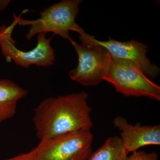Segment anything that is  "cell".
Segmentation results:
<instances>
[{"mask_svg": "<svg viewBox=\"0 0 160 160\" xmlns=\"http://www.w3.org/2000/svg\"><path fill=\"white\" fill-rule=\"evenodd\" d=\"M11 25L0 28V46L3 55L7 62L13 61L18 66L28 68L32 65L48 67L54 64L55 60L54 50L50 46L52 38H47L46 33L38 34V44L34 49L29 51H23L15 46V41L12 38L13 29L17 25L18 17Z\"/></svg>", "mask_w": 160, "mask_h": 160, "instance_id": "8992f818", "label": "cell"}, {"mask_svg": "<svg viewBox=\"0 0 160 160\" xmlns=\"http://www.w3.org/2000/svg\"><path fill=\"white\" fill-rule=\"evenodd\" d=\"M85 91L49 97L34 109L32 118L40 141L73 132L91 131L93 124Z\"/></svg>", "mask_w": 160, "mask_h": 160, "instance_id": "6da1fadb", "label": "cell"}, {"mask_svg": "<svg viewBox=\"0 0 160 160\" xmlns=\"http://www.w3.org/2000/svg\"><path fill=\"white\" fill-rule=\"evenodd\" d=\"M82 0H63L45 9L40 13L41 17L36 20H29L18 17L17 25L31 26L26 35L30 40L36 34L52 32L69 42L73 40L69 32L79 33L82 28L75 22L79 12V6Z\"/></svg>", "mask_w": 160, "mask_h": 160, "instance_id": "7a4b0ae2", "label": "cell"}, {"mask_svg": "<svg viewBox=\"0 0 160 160\" xmlns=\"http://www.w3.org/2000/svg\"><path fill=\"white\" fill-rule=\"evenodd\" d=\"M103 81L111 84L116 91L126 97H146L160 101V87L131 63L112 58Z\"/></svg>", "mask_w": 160, "mask_h": 160, "instance_id": "277c9868", "label": "cell"}, {"mask_svg": "<svg viewBox=\"0 0 160 160\" xmlns=\"http://www.w3.org/2000/svg\"><path fill=\"white\" fill-rule=\"evenodd\" d=\"M5 160H37V159L35 154L34 150L32 149L31 151L28 152L21 153L13 157Z\"/></svg>", "mask_w": 160, "mask_h": 160, "instance_id": "7c38bea8", "label": "cell"}, {"mask_svg": "<svg viewBox=\"0 0 160 160\" xmlns=\"http://www.w3.org/2000/svg\"><path fill=\"white\" fill-rule=\"evenodd\" d=\"M113 126L120 132V138L128 154L148 146H160V126L129 124L122 116L113 120Z\"/></svg>", "mask_w": 160, "mask_h": 160, "instance_id": "ba28073f", "label": "cell"}, {"mask_svg": "<svg viewBox=\"0 0 160 160\" xmlns=\"http://www.w3.org/2000/svg\"><path fill=\"white\" fill-rule=\"evenodd\" d=\"M79 34L82 44L73 40L70 42L77 53L78 63L68 75L72 81L83 86H98L107 73L112 57L103 46L92 41L84 29Z\"/></svg>", "mask_w": 160, "mask_h": 160, "instance_id": "3957f363", "label": "cell"}, {"mask_svg": "<svg viewBox=\"0 0 160 160\" xmlns=\"http://www.w3.org/2000/svg\"><path fill=\"white\" fill-rule=\"evenodd\" d=\"M128 155L120 137H110L88 160H127Z\"/></svg>", "mask_w": 160, "mask_h": 160, "instance_id": "30bf717a", "label": "cell"}, {"mask_svg": "<svg viewBox=\"0 0 160 160\" xmlns=\"http://www.w3.org/2000/svg\"><path fill=\"white\" fill-rule=\"evenodd\" d=\"M93 141L91 131L80 130L40 141L33 149L37 160H88Z\"/></svg>", "mask_w": 160, "mask_h": 160, "instance_id": "5b68a950", "label": "cell"}, {"mask_svg": "<svg viewBox=\"0 0 160 160\" xmlns=\"http://www.w3.org/2000/svg\"><path fill=\"white\" fill-rule=\"evenodd\" d=\"M10 2V1H0V10L5 9Z\"/></svg>", "mask_w": 160, "mask_h": 160, "instance_id": "4fadbf2b", "label": "cell"}, {"mask_svg": "<svg viewBox=\"0 0 160 160\" xmlns=\"http://www.w3.org/2000/svg\"><path fill=\"white\" fill-rule=\"evenodd\" d=\"M28 93L13 81L0 79V124L15 115L18 102Z\"/></svg>", "mask_w": 160, "mask_h": 160, "instance_id": "9c48e42d", "label": "cell"}, {"mask_svg": "<svg viewBox=\"0 0 160 160\" xmlns=\"http://www.w3.org/2000/svg\"><path fill=\"white\" fill-rule=\"evenodd\" d=\"M88 35L92 41L103 46L113 58L135 65L148 78L154 79L158 76L159 68L152 64L146 57L148 46L144 42L134 39L121 42L110 38L108 41H100L93 36Z\"/></svg>", "mask_w": 160, "mask_h": 160, "instance_id": "52a82bcc", "label": "cell"}, {"mask_svg": "<svg viewBox=\"0 0 160 160\" xmlns=\"http://www.w3.org/2000/svg\"><path fill=\"white\" fill-rule=\"evenodd\" d=\"M158 155L155 152H146L144 151L133 152L127 160H158Z\"/></svg>", "mask_w": 160, "mask_h": 160, "instance_id": "8fae6325", "label": "cell"}]
</instances>
